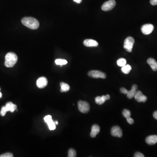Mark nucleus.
Instances as JSON below:
<instances>
[{
	"instance_id": "nucleus-1",
	"label": "nucleus",
	"mask_w": 157,
	"mask_h": 157,
	"mask_svg": "<svg viewBox=\"0 0 157 157\" xmlns=\"http://www.w3.org/2000/svg\"><path fill=\"white\" fill-rule=\"evenodd\" d=\"M23 25L33 30L37 29L39 26V23L36 18L32 17H24L22 20Z\"/></svg>"
},
{
	"instance_id": "nucleus-2",
	"label": "nucleus",
	"mask_w": 157,
	"mask_h": 157,
	"mask_svg": "<svg viewBox=\"0 0 157 157\" xmlns=\"http://www.w3.org/2000/svg\"><path fill=\"white\" fill-rule=\"evenodd\" d=\"M5 65L6 67L11 68L13 67L18 61V56L15 53L9 52L5 57Z\"/></svg>"
},
{
	"instance_id": "nucleus-3",
	"label": "nucleus",
	"mask_w": 157,
	"mask_h": 157,
	"mask_svg": "<svg viewBox=\"0 0 157 157\" xmlns=\"http://www.w3.org/2000/svg\"><path fill=\"white\" fill-rule=\"evenodd\" d=\"M134 43H135V39L133 37H127L126 39L124 42V48L128 52H131Z\"/></svg>"
},
{
	"instance_id": "nucleus-4",
	"label": "nucleus",
	"mask_w": 157,
	"mask_h": 157,
	"mask_svg": "<svg viewBox=\"0 0 157 157\" xmlns=\"http://www.w3.org/2000/svg\"><path fill=\"white\" fill-rule=\"evenodd\" d=\"M78 110L83 114L87 113L90 110V106L88 102L86 101H79L78 103Z\"/></svg>"
},
{
	"instance_id": "nucleus-5",
	"label": "nucleus",
	"mask_w": 157,
	"mask_h": 157,
	"mask_svg": "<svg viewBox=\"0 0 157 157\" xmlns=\"http://www.w3.org/2000/svg\"><path fill=\"white\" fill-rule=\"evenodd\" d=\"M116 5V3L114 0H109L104 3L102 6V10L105 12L110 11L113 9Z\"/></svg>"
},
{
	"instance_id": "nucleus-6",
	"label": "nucleus",
	"mask_w": 157,
	"mask_h": 157,
	"mask_svg": "<svg viewBox=\"0 0 157 157\" xmlns=\"http://www.w3.org/2000/svg\"><path fill=\"white\" fill-rule=\"evenodd\" d=\"M88 75L90 77L93 78H105L106 75L105 73L98 70H91L89 72Z\"/></svg>"
},
{
	"instance_id": "nucleus-7",
	"label": "nucleus",
	"mask_w": 157,
	"mask_h": 157,
	"mask_svg": "<svg viewBox=\"0 0 157 157\" xmlns=\"http://www.w3.org/2000/svg\"><path fill=\"white\" fill-rule=\"evenodd\" d=\"M154 29V27L153 25L148 24H144L143 25L141 28V31L143 34L148 35L152 33Z\"/></svg>"
},
{
	"instance_id": "nucleus-8",
	"label": "nucleus",
	"mask_w": 157,
	"mask_h": 157,
	"mask_svg": "<svg viewBox=\"0 0 157 157\" xmlns=\"http://www.w3.org/2000/svg\"><path fill=\"white\" fill-rule=\"evenodd\" d=\"M111 134L113 136L121 137L123 135V132L120 127L114 126L111 128Z\"/></svg>"
},
{
	"instance_id": "nucleus-9",
	"label": "nucleus",
	"mask_w": 157,
	"mask_h": 157,
	"mask_svg": "<svg viewBox=\"0 0 157 157\" xmlns=\"http://www.w3.org/2000/svg\"><path fill=\"white\" fill-rule=\"evenodd\" d=\"M48 84L47 78L44 77H41L38 78L36 82V85L39 88L43 89Z\"/></svg>"
},
{
	"instance_id": "nucleus-10",
	"label": "nucleus",
	"mask_w": 157,
	"mask_h": 157,
	"mask_svg": "<svg viewBox=\"0 0 157 157\" xmlns=\"http://www.w3.org/2000/svg\"><path fill=\"white\" fill-rule=\"evenodd\" d=\"M134 97H135V99L138 102L145 103L147 100V97L146 96L143 95L142 93L139 90L137 91Z\"/></svg>"
},
{
	"instance_id": "nucleus-11",
	"label": "nucleus",
	"mask_w": 157,
	"mask_h": 157,
	"mask_svg": "<svg viewBox=\"0 0 157 157\" xmlns=\"http://www.w3.org/2000/svg\"><path fill=\"white\" fill-rule=\"evenodd\" d=\"M83 44L87 47H97L98 45V43L93 39H87L84 40Z\"/></svg>"
},
{
	"instance_id": "nucleus-12",
	"label": "nucleus",
	"mask_w": 157,
	"mask_h": 157,
	"mask_svg": "<svg viewBox=\"0 0 157 157\" xmlns=\"http://www.w3.org/2000/svg\"><path fill=\"white\" fill-rule=\"evenodd\" d=\"M99 131H100V127L99 126L97 125H93L91 128V131L90 134V137L93 138L96 137L97 135L99 133Z\"/></svg>"
},
{
	"instance_id": "nucleus-13",
	"label": "nucleus",
	"mask_w": 157,
	"mask_h": 157,
	"mask_svg": "<svg viewBox=\"0 0 157 157\" xmlns=\"http://www.w3.org/2000/svg\"><path fill=\"white\" fill-rule=\"evenodd\" d=\"M137 89V85H134L132 86V89L130 91H128L127 95L128 99H132L135 97Z\"/></svg>"
},
{
	"instance_id": "nucleus-14",
	"label": "nucleus",
	"mask_w": 157,
	"mask_h": 157,
	"mask_svg": "<svg viewBox=\"0 0 157 157\" xmlns=\"http://www.w3.org/2000/svg\"><path fill=\"white\" fill-rule=\"evenodd\" d=\"M146 142L149 145H154L157 143V135H151L148 137Z\"/></svg>"
},
{
	"instance_id": "nucleus-15",
	"label": "nucleus",
	"mask_w": 157,
	"mask_h": 157,
	"mask_svg": "<svg viewBox=\"0 0 157 157\" xmlns=\"http://www.w3.org/2000/svg\"><path fill=\"white\" fill-rule=\"evenodd\" d=\"M147 62L154 71H157V62L154 59L149 58L147 60Z\"/></svg>"
},
{
	"instance_id": "nucleus-16",
	"label": "nucleus",
	"mask_w": 157,
	"mask_h": 157,
	"mask_svg": "<svg viewBox=\"0 0 157 157\" xmlns=\"http://www.w3.org/2000/svg\"><path fill=\"white\" fill-rule=\"evenodd\" d=\"M5 108L7 111L14 112L16 110L17 106L12 102H8L6 104Z\"/></svg>"
},
{
	"instance_id": "nucleus-17",
	"label": "nucleus",
	"mask_w": 157,
	"mask_h": 157,
	"mask_svg": "<svg viewBox=\"0 0 157 157\" xmlns=\"http://www.w3.org/2000/svg\"><path fill=\"white\" fill-rule=\"evenodd\" d=\"M106 100H106V96H102L101 97L98 96V97H96L95 98V102L96 104L98 105L103 104L106 101Z\"/></svg>"
},
{
	"instance_id": "nucleus-18",
	"label": "nucleus",
	"mask_w": 157,
	"mask_h": 157,
	"mask_svg": "<svg viewBox=\"0 0 157 157\" xmlns=\"http://www.w3.org/2000/svg\"><path fill=\"white\" fill-rule=\"evenodd\" d=\"M61 89V92H66L69 91L70 89V87L67 83L62 82L60 83Z\"/></svg>"
},
{
	"instance_id": "nucleus-19",
	"label": "nucleus",
	"mask_w": 157,
	"mask_h": 157,
	"mask_svg": "<svg viewBox=\"0 0 157 157\" xmlns=\"http://www.w3.org/2000/svg\"><path fill=\"white\" fill-rule=\"evenodd\" d=\"M131 70V67L129 65H126L121 68V71L125 74H127L130 72Z\"/></svg>"
},
{
	"instance_id": "nucleus-20",
	"label": "nucleus",
	"mask_w": 157,
	"mask_h": 157,
	"mask_svg": "<svg viewBox=\"0 0 157 157\" xmlns=\"http://www.w3.org/2000/svg\"><path fill=\"white\" fill-rule=\"evenodd\" d=\"M47 124L48 125V127H49V129L51 131L54 130L56 128V126H55L56 124H55V122H54L52 119L48 121Z\"/></svg>"
},
{
	"instance_id": "nucleus-21",
	"label": "nucleus",
	"mask_w": 157,
	"mask_h": 157,
	"mask_svg": "<svg viewBox=\"0 0 157 157\" xmlns=\"http://www.w3.org/2000/svg\"><path fill=\"white\" fill-rule=\"evenodd\" d=\"M126 60L124 58H120V59H119L117 61V65L120 67L125 66V65H126Z\"/></svg>"
},
{
	"instance_id": "nucleus-22",
	"label": "nucleus",
	"mask_w": 157,
	"mask_h": 157,
	"mask_svg": "<svg viewBox=\"0 0 157 157\" xmlns=\"http://www.w3.org/2000/svg\"><path fill=\"white\" fill-rule=\"evenodd\" d=\"M55 64L57 65H60V66H62V65H66L67 63V61L66 60H62V59H57L55 60Z\"/></svg>"
},
{
	"instance_id": "nucleus-23",
	"label": "nucleus",
	"mask_w": 157,
	"mask_h": 157,
	"mask_svg": "<svg viewBox=\"0 0 157 157\" xmlns=\"http://www.w3.org/2000/svg\"><path fill=\"white\" fill-rule=\"evenodd\" d=\"M68 157H75L76 156V151L72 148H71L68 152Z\"/></svg>"
},
{
	"instance_id": "nucleus-24",
	"label": "nucleus",
	"mask_w": 157,
	"mask_h": 157,
	"mask_svg": "<svg viewBox=\"0 0 157 157\" xmlns=\"http://www.w3.org/2000/svg\"><path fill=\"white\" fill-rule=\"evenodd\" d=\"M123 116H124V117L125 118H127L128 117H130L131 116V111L125 109L123 111Z\"/></svg>"
},
{
	"instance_id": "nucleus-25",
	"label": "nucleus",
	"mask_w": 157,
	"mask_h": 157,
	"mask_svg": "<svg viewBox=\"0 0 157 157\" xmlns=\"http://www.w3.org/2000/svg\"><path fill=\"white\" fill-rule=\"evenodd\" d=\"M7 112V111L6 109L5 106V107H2V108H1V112H0V114L2 116H5V115L6 114Z\"/></svg>"
},
{
	"instance_id": "nucleus-26",
	"label": "nucleus",
	"mask_w": 157,
	"mask_h": 157,
	"mask_svg": "<svg viewBox=\"0 0 157 157\" xmlns=\"http://www.w3.org/2000/svg\"><path fill=\"white\" fill-rule=\"evenodd\" d=\"M13 155L11 153H6L0 155V157H13Z\"/></svg>"
},
{
	"instance_id": "nucleus-27",
	"label": "nucleus",
	"mask_w": 157,
	"mask_h": 157,
	"mask_svg": "<svg viewBox=\"0 0 157 157\" xmlns=\"http://www.w3.org/2000/svg\"><path fill=\"white\" fill-rule=\"evenodd\" d=\"M51 119H52V118H51V115L46 116H45V117H44V118L45 122L46 123H47L48 121H49V120H51Z\"/></svg>"
},
{
	"instance_id": "nucleus-28",
	"label": "nucleus",
	"mask_w": 157,
	"mask_h": 157,
	"mask_svg": "<svg viewBox=\"0 0 157 157\" xmlns=\"http://www.w3.org/2000/svg\"><path fill=\"white\" fill-rule=\"evenodd\" d=\"M127 120V122L129 123L130 125H132L133 123H134V120L132 118H131V117H128L127 118H126Z\"/></svg>"
},
{
	"instance_id": "nucleus-29",
	"label": "nucleus",
	"mask_w": 157,
	"mask_h": 157,
	"mask_svg": "<svg viewBox=\"0 0 157 157\" xmlns=\"http://www.w3.org/2000/svg\"><path fill=\"white\" fill-rule=\"evenodd\" d=\"M134 157H144L145 156L141 153L139 152H137L134 154Z\"/></svg>"
},
{
	"instance_id": "nucleus-30",
	"label": "nucleus",
	"mask_w": 157,
	"mask_h": 157,
	"mask_svg": "<svg viewBox=\"0 0 157 157\" xmlns=\"http://www.w3.org/2000/svg\"><path fill=\"white\" fill-rule=\"evenodd\" d=\"M128 90L125 88H121L120 89V92L121 93H124V94H126V95L128 93Z\"/></svg>"
},
{
	"instance_id": "nucleus-31",
	"label": "nucleus",
	"mask_w": 157,
	"mask_h": 157,
	"mask_svg": "<svg viewBox=\"0 0 157 157\" xmlns=\"http://www.w3.org/2000/svg\"><path fill=\"white\" fill-rule=\"evenodd\" d=\"M150 3L152 5H157V0H150Z\"/></svg>"
},
{
	"instance_id": "nucleus-32",
	"label": "nucleus",
	"mask_w": 157,
	"mask_h": 157,
	"mask_svg": "<svg viewBox=\"0 0 157 157\" xmlns=\"http://www.w3.org/2000/svg\"><path fill=\"white\" fill-rule=\"evenodd\" d=\"M153 116L157 120V111H155L153 114Z\"/></svg>"
},
{
	"instance_id": "nucleus-33",
	"label": "nucleus",
	"mask_w": 157,
	"mask_h": 157,
	"mask_svg": "<svg viewBox=\"0 0 157 157\" xmlns=\"http://www.w3.org/2000/svg\"><path fill=\"white\" fill-rule=\"evenodd\" d=\"M73 1L74 2H76V3H78V4H80L82 1V0H73Z\"/></svg>"
},
{
	"instance_id": "nucleus-34",
	"label": "nucleus",
	"mask_w": 157,
	"mask_h": 157,
	"mask_svg": "<svg viewBox=\"0 0 157 157\" xmlns=\"http://www.w3.org/2000/svg\"><path fill=\"white\" fill-rule=\"evenodd\" d=\"M105 96H106V100H108L110 99V96L108 94V95H106Z\"/></svg>"
},
{
	"instance_id": "nucleus-35",
	"label": "nucleus",
	"mask_w": 157,
	"mask_h": 157,
	"mask_svg": "<svg viewBox=\"0 0 157 157\" xmlns=\"http://www.w3.org/2000/svg\"><path fill=\"white\" fill-rule=\"evenodd\" d=\"M2 97V93H1L0 92V98Z\"/></svg>"
},
{
	"instance_id": "nucleus-36",
	"label": "nucleus",
	"mask_w": 157,
	"mask_h": 157,
	"mask_svg": "<svg viewBox=\"0 0 157 157\" xmlns=\"http://www.w3.org/2000/svg\"><path fill=\"white\" fill-rule=\"evenodd\" d=\"M55 124H56V125H58V121H55Z\"/></svg>"
},
{
	"instance_id": "nucleus-37",
	"label": "nucleus",
	"mask_w": 157,
	"mask_h": 157,
	"mask_svg": "<svg viewBox=\"0 0 157 157\" xmlns=\"http://www.w3.org/2000/svg\"><path fill=\"white\" fill-rule=\"evenodd\" d=\"M0 90H1V89H0Z\"/></svg>"
}]
</instances>
